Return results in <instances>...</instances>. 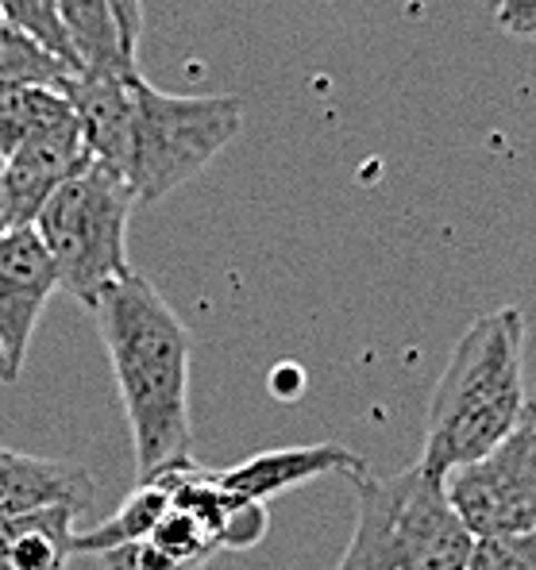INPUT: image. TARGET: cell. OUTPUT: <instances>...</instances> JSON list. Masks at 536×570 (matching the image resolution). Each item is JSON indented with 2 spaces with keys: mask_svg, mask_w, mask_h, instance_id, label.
Wrapping results in <instances>:
<instances>
[{
  "mask_svg": "<svg viewBox=\"0 0 536 570\" xmlns=\"http://www.w3.org/2000/svg\"><path fill=\"white\" fill-rule=\"evenodd\" d=\"M16 379H20V374L12 371V363H8V355H4V351H0V382H16Z\"/></svg>",
  "mask_w": 536,
  "mask_h": 570,
  "instance_id": "44dd1931",
  "label": "cell"
},
{
  "mask_svg": "<svg viewBox=\"0 0 536 570\" xmlns=\"http://www.w3.org/2000/svg\"><path fill=\"white\" fill-rule=\"evenodd\" d=\"M74 73L78 70H74L70 62L50 55L47 47H39L36 39H28L23 31H16V28L0 31V89L43 86V89H58V94H62Z\"/></svg>",
  "mask_w": 536,
  "mask_h": 570,
  "instance_id": "9a60e30c",
  "label": "cell"
},
{
  "mask_svg": "<svg viewBox=\"0 0 536 570\" xmlns=\"http://www.w3.org/2000/svg\"><path fill=\"white\" fill-rule=\"evenodd\" d=\"M97 559L105 563V570H197L194 563L174 556V551H166L158 540H150V535L105 551V556H97Z\"/></svg>",
  "mask_w": 536,
  "mask_h": 570,
  "instance_id": "ac0fdd59",
  "label": "cell"
},
{
  "mask_svg": "<svg viewBox=\"0 0 536 570\" xmlns=\"http://www.w3.org/2000/svg\"><path fill=\"white\" fill-rule=\"evenodd\" d=\"M0 170H4V163H0ZM8 232V216H4V197H0V236Z\"/></svg>",
  "mask_w": 536,
  "mask_h": 570,
  "instance_id": "7402d4cb",
  "label": "cell"
},
{
  "mask_svg": "<svg viewBox=\"0 0 536 570\" xmlns=\"http://www.w3.org/2000/svg\"><path fill=\"white\" fill-rule=\"evenodd\" d=\"M136 193L105 163H89L36 216V232L55 258L58 289L94 305L128 266V220Z\"/></svg>",
  "mask_w": 536,
  "mask_h": 570,
  "instance_id": "5b68a950",
  "label": "cell"
},
{
  "mask_svg": "<svg viewBox=\"0 0 536 570\" xmlns=\"http://www.w3.org/2000/svg\"><path fill=\"white\" fill-rule=\"evenodd\" d=\"M74 509L50 505L0 521V570H66L74 559Z\"/></svg>",
  "mask_w": 536,
  "mask_h": 570,
  "instance_id": "8fae6325",
  "label": "cell"
},
{
  "mask_svg": "<svg viewBox=\"0 0 536 570\" xmlns=\"http://www.w3.org/2000/svg\"><path fill=\"white\" fill-rule=\"evenodd\" d=\"M74 108L66 94L43 86H4L0 89V163L12 155L16 147H23L36 131H43L47 124L66 120Z\"/></svg>",
  "mask_w": 536,
  "mask_h": 570,
  "instance_id": "5bb4252c",
  "label": "cell"
},
{
  "mask_svg": "<svg viewBox=\"0 0 536 570\" xmlns=\"http://www.w3.org/2000/svg\"><path fill=\"white\" fill-rule=\"evenodd\" d=\"M58 289L55 258L31 228H8L0 236V351L16 374H23L31 335L50 293Z\"/></svg>",
  "mask_w": 536,
  "mask_h": 570,
  "instance_id": "ba28073f",
  "label": "cell"
},
{
  "mask_svg": "<svg viewBox=\"0 0 536 570\" xmlns=\"http://www.w3.org/2000/svg\"><path fill=\"white\" fill-rule=\"evenodd\" d=\"M525 321L517 308L487 313L459 335L425 421V451L417 463L448 478L456 466L475 463L498 448L522 421Z\"/></svg>",
  "mask_w": 536,
  "mask_h": 570,
  "instance_id": "7a4b0ae2",
  "label": "cell"
},
{
  "mask_svg": "<svg viewBox=\"0 0 536 570\" xmlns=\"http://www.w3.org/2000/svg\"><path fill=\"white\" fill-rule=\"evenodd\" d=\"M363 459L355 451L340 448V443H309V448H279V451H263V455L247 459V463L232 466V471L221 474V482L228 485L232 493L247 501H271L286 490H298V485L313 482V478L324 474H355L363 471Z\"/></svg>",
  "mask_w": 536,
  "mask_h": 570,
  "instance_id": "30bf717a",
  "label": "cell"
},
{
  "mask_svg": "<svg viewBox=\"0 0 536 570\" xmlns=\"http://www.w3.org/2000/svg\"><path fill=\"white\" fill-rule=\"evenodd\" d=\"M8 28V23H4V16H0V31H4Z\"/></svg>",
  "mask_w": 536,
  "mask_h": 570,
  "instance_id": "603a6c76",
  "label": "cell"
},
{
  "mask_svg": "<svg viewBox=\"0 0 536 570\" xmlns=\"http://www.w3.org/2000/svg\"><path fill=\"white\" fill-rule=\"evenodd\" d=\"M359 498L355 532L337 570H467L475 535L448 501L444 474L413 463L398 474H348Z\"/></svg>",
  "mask_w": 536,
  "mask_h": 570,
  "instance_id": "277c9868",
  "label": "cell"
},
{
  "mask_svg": "<svg viewBox=\"0 0 536 570\" xmlns=\"http://www.w3.org/2000/svg\"><path fill=\"white\" fill-rule=\"evenodd\" d=\"M58 12H62L70 43L78 50L86 70H139L124 55L120 31H116L108 0H58Z\"/></svg>",
  "mask_w": 536,
  "mask_h": 570,
  "instance_id": "4fadbf2b",
  "label": "cell"
},
{
  "mask_svg": "<svg viewBox=\"0 0 536 570\" xmlns=\"http://www.w3.org/2000/svg\"><path fill=\"white\" fill-rule=\"evenodd\" d=\"M244 128V100L221 97H189L155 89L144 73H131L124 112L108 139L105 163L120 174L136 193L139 205L170 197L178 186L197 178Z\"/></svg>",
  "mask_w": 536,
  "mask_h": 570,
  "instance_id": "3957f363",
  "label": "cell"
},
{
  "mask_svg": "<svg viewBox=\"0 0 536 570\" xmlns=\"http://www.w3.org/2000/svg\"><path fill=\"white\" fill-rule=\"evenodd\" d=\"M108 8H113L124 55L136 62V47H139V36H144V0H108Z\"/></svg>",
  "mask_w": 536,
  "mask_h": 570,
  "instance_id": "ffe728a7",
  "label": "cell"
},
{
  "mask_svg": "<svg viewBox=\"0 0 536 570\" xmlns=\"http://www.w3.org/2000/svg\"><path fill=\"white\" fill-rule=\"evenodd\" d=\"M131 428L139 482L189 455V332L144 274H124L89 305Z\"/></svg>",
  "mask_w": 536,
  "mask_h": 570,
  "instance_id": "6da1fadb",
  "label": "cell"
},
{
  "mask_svg": "<svg viewBox=\"0 0 536 570\" xmlns=\"http://www.w3.org/2000/svg\"><path fill=\"white\" fill-rule=\"evenodd\" d=\"M0 16H4L8 28L36 39L39 47H47L50 55H58L62 62H70L78 73L86 70L78 50L70 43V31H66L62 12H58V0H0Z\"/></svg>",
  "mask_w": 536,
  "mask_h": 570,
  "instance_id": "2e32d148",
  "label": "cell"
},
{
  "mask_svg": "<svg viewBox=\"0 0 536 570\" xmlns=\"http://www.w3.org/2000/svg\"><path fill=\"white\" fill-rule=\"evenodd\" d=\"M170 509H174V478H170V463H166L150 478H144L139 490L105 524H97L94 532L74 535V556H105L113 548L144 540V535H150L170 517Z\"/></svg>",
  "mask_w": 536,
  "mask_h": 570,
  "instance_id": "7c38bea8",
  "label": "cell"
},
{
  "mask_svg": "<svg viewBox=\"0 0 536 570\" xmlns=\"http://www.w3.org/2000/svg\"><path fill=\"white\" fill-rule=\"evenodd\" d=\"M467 570H536V528L475 540Z\"/></svg>",
  "mask_w": 536,
  "mask_h": 570,
  "instance_id": "e0dca14e",
  "label": "cell"
},
{
  "mask_svg": "<svg viewBox=\"0 0 536 570\" xmlns=\"http://www.w3.org/2000/svg\"><path fill=\"white\" fill-rule=\"evenodd\" d=\"M448 501L475 540L514 535L536 528V405L529 401L514 432L475 463L456 466L448 478Z\"/></svg>",
  "mask_w": 536,
  "mask_h": 570,
  "instance_id": "8992f818",
  "label": "cell"
},
{
  "mask_svg": "<svg viewBox=\"0 0 536 570\" xmlns=\"http://www.w3.org/2000/svg\"><path fill=\"white\" fill-rule=\"evenodd\" d=\"M494 20L506 36L536 39V0H494Z\"/></svg>",
  "mask_w": 536,
  "mask_h": 570,
  "instance_id": "d6986e66",
  "label": "cell"
},
{
  "mask_svg": "<svg viewBox=\"0 0 536 570\" xmlns=\"http://www.w3.org/2000/svg\"><path fill=\"white\" fill-rule=\"evenodd\" d=\"M94 493L97 482L81 463L28 455V451H12L0 443V521L50 505L81 513L94 501Z\"/></svg>",
  "mask_w": 536,
  "mask_h": 570,
  "instance_id": "9c48e42d",
  "label": "cell"
},
{
  "mask_svg": "<svg viewBox=\"0 0 536 570\" xmlns=\"http://www.w3.org/2000/svg\"><path fill=\"white\" fill-rule=\"evenodd\" d=\"M94 163L81 139V128L74 112L58 124H47L23 147H16L4 158L0 170V197H4L8 228H31L43 205L55 197L74 174H81Z\"/></svg>",
  "mask_w": 536,
  "mask_h": 570,
  "instance_id": "52a82bcc",
  "label": "cell"
}]
</instances>
